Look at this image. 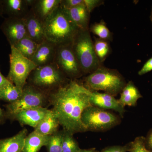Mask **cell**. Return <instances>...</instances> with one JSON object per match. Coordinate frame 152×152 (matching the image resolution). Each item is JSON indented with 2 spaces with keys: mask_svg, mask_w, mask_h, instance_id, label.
Returning <instances> with one entry per match:
<instances>
[{
  "mask_svg": "<svg viewBox=\"0 0 152 152\" xmlns=\"http://www.w3.org/2000/svg\"><path fill=\"white\" fill-rule=\"evenodd\" d=\"M56 115L50 110L43 119L35 128V131L44 136H50L56 132L59 125Z\"/></svg>",
  "mask_w": 152,
  "mask_h": 152,
  "instance_id": "obj_21",
  "label": "cell"
},
{
  "mask_svg": "<svg viewBox=\"0 0 152 152\" xmlns=\"http://www.w3.org/2000/svg\"><path fill=\"white\" fill-rule=\"evenodd\" d=\"M63 132H56L50 136L47 145L48 152H62Z\"/></svg>",
  "mask_w": 152,
  "mask_h": 152,
  "instance_id": "obj_27",
  "label": "cell"
},
{
  "mask_svg": "<svg viewBox=\"0 0 152 152\" xmlns=\"http://www.w3.org/2000/svg\"><path fill=\"white\" fill-rule=\"evenodd\" d=\"M142 98L138 88L132 81L127 83L121 93L118 101L120 104L125 107V106L135 107L139 99Z\"/></svg>",
  "mask_w": 152,
  "mask_h": 152,
  "instance_id": "obj_19",
  "label": "cell"
},
{
  "mask_svg": "<svg viewBox=\"0 0 152 152\" xmlns=\"http://www.w3.org/2000/svg\"><path fill=\"white\" fill-rule=\"evenodd\" d=\"M10 81L7 77H5L0 71V88L10 83Z\"/></svg>",
  "mask_w": 152,
  "mask_h": 152,
  "instance_id": "obj_34",
  "label": "cell"
},
{
  "mask_svg": "<svg viewBox=\"0 0 152 152\" xmlns=\"http://www.w3.org/2000/svg\"><path fill=\"white\" fill-rule=\"evenodd\" d=\"M72 45L83 75H89L102 66L96 55L89 30H79Z\"/></svg>",
  "mask_w": 152,
  "mask_h": 152,
  "instance_id": "obj_4",
  "label": "cell"
},
{
  "mask_svg": "<svg viewBox=\"0 0 152 152\" xmlns=\"http://www.w3.org/2000/svg\"><path fill=\"white\" fill-rule=\"evenodd\" d=\"M150 19H151V21L152 23V7L151 10V16H150Z\"/></svg>",
  "mask_w": 152,
  "mask_h": 152,
  "instance_id": "obj_38",
  "label": "cell"
},
{
  "mask_svg": "<svg viewBox=\"0 0 152 152\" xmlns=\"http://www.w3.org/2000/svg\"><path fill=\"white\" fill-rule=\"evenodd\" d=\"M152 71V57L144 64L142 69L139 71V75L142 76Z\"/></svg>",
  "mask_w": 152,
  "mask_h": 152,
  "instance_id": "obj_32",
  "label": "cell"
},
{
  "mask_svg": "<svg viewBox=\"0 0 152 152\" xmlns=\"http://www.w3.org/2000/svg\"><path fill=\"white\" fill-rule=\"evenodd\" d=\"M84 4L91 14L96 8L104 4V1L102 0H83Z\"/></svg>",
  "mask_w": 152,
  "mask_h": 152,
  "instance_id": "obj_30",
  "label": "cell"
},
{
  "mask_svg": "<svg viewBox=\"0 0 152 152\" xmlns=\"http://www.w3.org/2000/svg\"><path fill=\"white\" fill-rule=\"evenodd\" d=\"M81 121L87 131L104 132L119 124L121 120L118 115L91 105L84 110Z\"/></svg>",
  "mask_w": 152,
  "mask_h": 152,
  "instance_id": "obj_6",
  "label": "cell"
},
{
  "mask_svg": "<svg viewBox=\"0 0 152 152\" xmlns=\"http://www.w3.org/2000/svg\"><path fill=\"white\" fill-rule=\"evenodd\" d=\"M80 148L73 134L64 131L62 141V152H78Z\"/></svg>",
  "mask_w": 152,
  "mask_h": 152,
  "instance_id": "obj_26",
  "label": "cell"
},
{
  "mask_svg": "<svg viewBox=\"0 0 152 152\" xmlns=\"http://www.w3.org/2000/svg\"><path fill=\"white\" fill-rule=\"evenodd\" d=\"M146 147L148 149L152 151V129L149 131L145 137Z\"/></svg>",
  "mask_w": 152,
  "mask_h": 152,
  "instance_id": "obj_33",
  "label": "cell"
},
{
  "mask_svg": "<svg viewBox=\"0 0 152 152\" xmlns=\"http://www.w3.org/2000/svg\"><path fill=\"white\" fill-rule=\"evenodd\" d=\"M65 10L72 21L79 30L89 29L90 13L84 3L73 8Z\"/></svg>",
  "mask_w": 152,
  "mask_h": 152,
  "instance_id": "obj_18",
  "label": "cell"
},
{
  "mask_svg": "<svg viewBox=\"0 0 152 152\" xmlns=\"http://www.w3.org/2000/svg\"><path fill=\"white\" fill-rule=\"evenodd\" d=\"M129 144L128 152H152L146 147L145 137L143 136L137 137Z\"/></svg>",
  "mask_w": 152,
  "mask_h": 152,
  "instance_id": "obj_28",
  "label": "cell"
},
{
  "mask_svg": "<svg viewBox=\"0 0 152 152\" xmlns=\"http://www.w3.org/2000/svg\"><path fill=\"white\" fill-rule=\"evenodd\" d=\"M2 31L10 46H14L21 40L27 37V32L23 20L8 17L1 26Z\"/></svg>",
  "mask_w": 152,
  "mask_h": 152,
  "instance_id": "obj_10",
  "label": "cell"
},
{
  "mask_svg": "<svg viewBox=\"0 0 152 152\" xmlns=\"http://www.w3.org/2000/svg\"><path fill=\"white\" fill-rule=\"evenodd\" d=\"M33 0H4L1 1L3 13L10 18H23L31 8Z\"/></svg>",
  "mask_w": 152,
  "mask_h": 152,
  "instance_id": "obj_14",
  "label": "cell"
},
{
  "mask_svg": "<svg viewBox=\"0 0 152 152\" xmlns=\"http://www.w3.org/2000/svg\"><path fill=\"white\" fill-rule=\"evenodd\" d=\"M3 13L2 6L1 1H0V16Z\"/></svg>",
  "mask_w": 152,
  "mask_h": 152,
  "instance_id": "obj_37",
  "label": "cell"
},
{
  "mask_svg": "<svg viewBox=\"0 0 152 152\" xmlns=\"http://www.w3.org/2000/svg\"><path fill=\"white\" fill-rule=\"evenodd\" d=\"M46 39L57 45L72 44L79 28L60 5L44 23Z\"/></svg>",
  "mask_w": 152,
  "mask_h": 152,
  "instance_id": "obj_2",
  "label": "cell"
},
{
  "mask_svg": "<svg viewBox=\"0 0 152 152\" xmlns=\"http://www.w3.org/2000/svg\"><path fill=\"white\" fill-rule=\"evenodd\" d=\"M39 45V44L27 36L21 40L13 47L24 56L31 60Z\"/></svg>",
  "mask_w": 152,
  "mask_h": 152,
  "instance_id": "obj_23",
  "label": "cell"
},
{
  "mask_svg": "<svg viewBox=\"0 0 152 152\" xmlns=\"http://www.w3.org/2000/svg\"><path fill=\"white\" fill-rule=\"evenodd\" d=\"M49 110L43 107L28 109L20 112L14 117L22 124L35 128Z\"/></svg>",
  "mask_w": 152,
  "mask_h": 152,
  "instance_id": "obj_15",
  "label": "cell"
},
{
  "mask_svg": "<svg viewBox=\"0 0 152 152\" xmlns=\"http://www.w3.org/2000/svg\"><path fill=\"white\" fill-rule=\"evenodd\" d=\"M11 47L10 68L7 78L15 86L23 89L30 74L37 68L31 60L24 56L13 46Z\"/></svg>",
  "mask_w": 152,
  "mask_h": 152,
  "instance_id": "obj_7",
  "label": "cell"
},
{
  "mask_svg": "<svg viewBox=\"0 0 152 152\" xmlns=\"http://www.w3.org/2000/svg\"><path fill=\"white\" fill-rule=\"evenodd\" d=\"M47 96L46 93L32 85L26 84L23 88L21 96L7 106L8 113L14 117L22 111L43 107Z\"/></svg>",
  "mask_w": 152,
  "mask_h": 152,
  "instance_id": "obj_8",
  "label": "cell"
},
{
  "mask_svg": "<svg viewBox=\"0 0 152 152\" xmlns=\"http://www.w3.org/2000/svg\"><path fill=\"white\" fill-rule=\"evenodd\" d=\"M29 84L46 93L62 86L67 81V77L55 63L37 67L31 73Z\"/></svg>",
  "mask_w": 152,
  "mask_h": 152,
  "instance_id": "obj_5",
  "label": "cell"
},
{
  "mask_svg": "<svg viewBox=\"0 0 152 152\" xmlns=\"http://www.w3.org/2000/svg\"><path fill=\"white\" fill-rule=\"evenodd\" d=\"M83 4V0H61L60 6L65 10H69Z\"/></svg>",
  "mask_w": 152,
  "mask_h": 152,
  "instance_id": "obj_29",
  "label": "cell"
},
{
  "mask_svg": "<svg viewBox=\"0 0 152 152\" xmlns=\"http://www.w3.org/2000/svg\"><path fill=\"white\" fill-rule=\"evenodd\" d=\"M78 152H96V149L95 148L86 149H81Z\"/></svg>",
  "mask_w": 152,
  "mask_h": 152,
  "instance_id": "obj_35",
  "label": "cell"
},
{
  "mask_svg": "<svg viewBox=\"0 0 152 152\" xmlns=\"http://www.w3.org/2000/svg\"><path fill=\"white\" fill-rule=\"evenodd\" d=\"M88 94L90 102L92 106L107 110H112L118 113L121 117L124 116L125 113V108L120 104L118 100L113 96L89 89Z\"/></svg>",
  "mask_w": 152,
  "mask_h": 152,
  "instance_id": "obj_11",
  "label": "cell"
},
{
  "mask_svg": "<svg viewBox=\"0 0 152 152\" xmlns=\"http://www.w3.org/2000/svg\"><path fill=\"white\" fill-rule=\"evenodd\" d=\"M23 89L15 86L10 82L8 83L0 88V100L14 102L21 96Z\"/></svg>",
  "mask_w": 152,
  "mask_h": 152,
  "instance_id": "obj_22",
  "label": "cell"
},
{
  "mask_svg": "<svg viewBox=\"0 0 152 152\" xmlns=\"http://www.w3.org/2000/svg\"><path fill=\"white\" fill-rule=\"evenodd\" d=\"M23 19L28 37L38 44H41L46 39L44 23L36 16L31 8Z\"/></svg>",
  "mask_w": 152,
  "mask_h": 152,
  "instance_id": "obj_13",
  "label": "cell"
},
{
  "mask_svg": "<svg viewBox=\"0 0 152 152\" xmlns=\"http://www.w3.org/2000/svg\"><path fill=\"white\" fill-rule=\"evenodd\" d=\"M89 30L90 33H93L99 39L109 42L113 41V34L103 20L91 25Z\"/></svg>",
  "mask_w": 152,
  "mask_h": 152,
  "instance_id": "obj_24",
  "label": "cell"
},
{
  "mask_svg": "<svg viewBox=\"0 0 152 152\" xmlns=\"http://www.w3.org/2000/svg\"><path fill=\"white\" fill-rule=\"evenodd\" d=\"M4 117V112L3 110L0 107V123L2 121Z\"/></svg>",
  "mask_w": 152,
  "mask_h": 152,
  "instance_id": "obj_36",
  "label": "cell"
},
{
  "mask_svg": "<svg viewBox=\"0 0 152 152\" xmlns=\"http://www.w3.org/2000/svg\"><path fill=\"white\" fill-rule=\"evenodd\" d=\"M27 134L25 129L15 135L0 140V152H22Z\"/></svg>",
  "mask_w": 152,
  "mask_h": 152,
  "instance_id": "obj_17",
  "label": "cell"
},
{
  "mask_svg": "<svg viewBox=\"0 0 152 152\" xmlns=\"http://www.w3.org/2000/svg\"><path fill=\"white\" fill-rule=\"evenodd\" d=\"M67 77L75 80L83 75L72 44L57 45L55 62Z\"/></svg>",
  "mask_w": 152,
  "mask_h": 152,
  "instance_id": "obj_9",
  "label": "cell"
},
{
  "mask_svg": "<svg viewBox=\"0 0 152 152\" xmlns=\"http://www.w3.org/2000/svg\"><path fill=\"white\" fill-rule=\"evenodd\" d=\"M88 91L84 85L71 80L49 93L52 110L64 131L73 135L87 131L82 122L81 116L85 109L91 105Z\"/></svg>",
  "mask_w": 152,
  "mask_h": 152,
  "instance_id": "obj_1",
  "label": "cell"
},
{
  "mask_svg": "<svg viewBox=\"0 0 152 152\" xmlns=\"http://www.w3.org/2000/svg\"><path fill=\"white\" fill-rule=\"evenodd\" d=\"M85 86L92 91H101L113 96L121 94L126 82L117 70L102 65L84 79Z\"/></svg>",
  "mask_w": 152,
  "mask_h": 152,
  "instance_id": "obj_3",
  "label": "cell"
},
{
  "mask_svg": "<svg viewBox=\"0 0 152 152\" xmlns=\"http://www.w3.org/2000/svg\"><path fill=\"white\" fill-rule=\"evenodd\" d=\"M50 137L34 131L26 137L22 152H39L42 147L47 146Z\"/></svg>",
  "mask_w": 152,
  "mask_h": 152,
  "instance_id": "obj_20",
  "label": "cell"
},
{
  "mask_svg": "<svg viewBox=\"0 0 152 152\" xmlns=\"http://www.w3.org/2000/svg\"><path fill=\"white\" fill-rule=\"evenodd\" d=\"M57 48L56 44L45 39L39 44L31 60L37 67L54 63Z\"/></svg>",
  "mask_w": 152,
  "mask_h": 152,
  "instance_id": "obj_12",
  "label": "cell"
},
{
  "mask_svg": "<svg viewBox=\"0 0 152 152\" xmlns=\"http://www.w3.org/2000/svg\"><path fill=\"white\" fill-rule=\"evenodd\" d=\"M61 0H33L31 9L36 16L44 23L60 6Z\"/></svg>",
  "mask_w": 152,
  "mask_h": 152,
  "instance_id": "obj_16",
  "label": "cell"
},
{
  "mask_svg": "<svg viewBox=\"0 0 152 152\" xmlns=\"http://www.w3.org/2000/svg\"><path fill=\"white\" fill-rule=\"evenodd\" d=\"M129 150V144L125 145H114L107 147L103 149L100 152H128Z\"/></svg>",
  "mask_w": 152,
  "mask_h": 152,
  "instance_id": "obj_31",
  "label": "cell"
},
{
  "mask_svg": "<svg viewBox=\"0 0 152 152\" xmlns=\"http://www.w3.org/2000/svg\"><path fill=\"white\" fill-rule=\"evenodd\" d=\"M94 46L96 55L101 63L104 61L111 53L110 42L99 38L94 37Z\"/></svg>",
  "mask_w": 152,
  "mask_h": 152,
  "instance_id": "obj_25",
  "label": "cell"
}]
</instances>
